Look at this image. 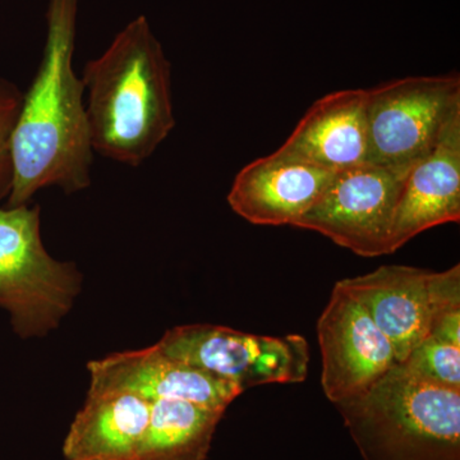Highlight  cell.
Segmentation results:
<instances>
[{
	"instance_id": "6da1fadb",
	"label": "cell",
	"mask_w": 460,
	"mask_h": 460,
	"mask_svg": "<svg viewBox=\"0 0 460 460\" xmlns=\"http://www.w3.org/2000/svg\"><path fill=\"white\" fill-rule=\"evenodd\" d=\"M78 0H49L47 41L38 74L22 96L11 138L8 208L26 205L38 190L66 193L91 183L93 144L83 80L74 71Z\"/></svg>"
},
{
	"instance_id": "7a4b0ae2",
	"label": "cell",
	"mask_w": 460,
	"mask_h": 460,
	"mask_svg": "<svg viewBox=\"0 0 460 460\" xmlns=\"http://www.w3.org/2000/svg\"><path fill=\"white\" fill-rule=\"evenodd\" d=\"M93 151L122 164L148 159L175 126L171 63L146 17L135 18L84 69Z\"/></svg>"
},
{
	"instance_id": "3957f363",
	"label": "cell",
	"mask_w": 460,
	"mask_h": 460,
	"mask_svg": "<svg viewBox=\"0 0 460 460\" xmlns=\"http://www.w3.org/2000/svg\"><path fill=\"white\" fill-rule=\"evenodd\" d=\"M361 429L402 458L458 460L460 390L431 383L396 363L362 395L339 404Z\"/></svg>"
},
{
	"instance_id": "277c9868",
	"label": "cell",
	"mask_w": 460,
	"mask_h": 460,
	"mask_svg": "<svg viewBox=\"0 0 460 460\" xmlns=\"http://www.w3.org/2000/svg\"><path fill=\"white\" fill-rule=\"evenodd\" d=\"M83 275L49 255L40 235V208H0V308L22 339L42 338L74 307Z\"/></svg>"
},
{
	"instance_id": "5b68a950",
	"label": "cell",
	"mask_w": 460,
	"mask_h": 460,
	"mask_svg": "<svg viewBox=\"0 0 460 460\" xmlns=\"http://www.w3.org/2000/svg\"><path fill=\"white\" fill-rule=\"evenodd\" d=\"M459 117L458 75L402 78L367 90L368 163L413 164Z\"/></svg>"
},
{
	"instance_id": "8992f818",
	"label": "cell",
	"mask_w": 460,
	"mask_h": 460,
	"mask_svg": "<svg viewBox=\"0 0 460 460\" xmlns=\"http://www.w3.org/2000/svg\"><path fill=\"white\" fill-rule=\"evenodd\" d=\"M156 345L241 393L265 384L302 383L310 361L307 341L299 335L263 337L208 323L168 330Z\"/></svg>"
},
{
	"instance_id": "52a82bcc",
	"label": "cell",
	"mask_w": 460,
	"mask_h": 460,
	"mask_svg": "<svg viewBox=\"0 0 460 460\" xmlns=\"http://www.w3.org/2000/svg\"><path fill=\"white\" fill-rule=\"evenodd\" d=\"M411 165L363 163L335 172L328 189L295 224L314 230L356 255H387L396 205Z\"/></svg>"
},
{
	"instance_id": "ba28073f",
	"label": "cell",
	"mask_w": 460,
	"mask_h": 460,
	"mask_svg": "<svg viewBox=\"0 0 460 460\" xmlns=\"http://www.w3.org/2000/svg\"><path fill=\"white\" fill-rule=\"evenodd\" d=\"M317 335L323 357L321 384L335 404L362 395L399 363L389 339L341 281L335 284L320 316Z\"/></svg>"
},
{
	"instance_id": "9c48e42d",
	"label": "cell",
	"mask_w": 460,
	"mask_h": 460,
	"mask_svg": "<svg viewBox=\"0 0 460 460\" xmlns=\"http://www.w3.org/2000/svg\"><path fill=\"white\" fill-rule=\"evenodd\" d=\"M335 172L284 148L244 166L228 193L232 210L255 226H292L323 195Z\"/></svg>"
},
{
	"instance_id": "30bf717a",
	"label": "cell",
	"mask_w": 460,
	"mask_h": 460,
	"mask_svg": "<svg viewBox=\"0 0 460 460\" xmlns=\"http://www.w3.org/2000/svg\"><path fill=\"white\" fill-rule=\"evenodd\" d=\"M90 385L135 393L148 402L184 401L226 411L241 392L213 375L172 358L157 345L89 362Z\"/></svg>"
},
{
	"instance_id": "8fae6325",
	"label": "cell",
	"mask_w": 460,
	"mask_h": 460,
	"mask_svg": "<svg viewBox=\"0 0 460 460\" xmlns=\"http://www.w3.org/2000/svg\"><path fill=\"white\" fill-rule=\"evenodd\" d=\"M341 281L389 339L399 363L428 337L436 314L434 272L387 265Z\"/></svg>"
},
{
	"instance_id": "7c38bea8",
	"label": "cell",
	"mask_w": 460,
	"mask_h": 460,
	"mask_svg": "<svg viewBox=\"0 0 460 460\" xmlns=\"http://www.w3.org/2000/svg\"><path fill=\"white\" fill-rule=\"evenodd\" d=\"M459 220L460 117L408 171L387 239V255L425 230Z\"/></svg>"
},
{
	"instance_id": "4fadbf2b",
	"label": "cell",
	"mask_w": 460,
	"mask_h": 460,
	"mask_svg": "<svg viewBox=\"0 0 460 460\" xmlns=\"http://www.w3.org/2000/svg\"><path fill=\"white\" fill-rule=\"evenodd\" d=\"M281 148L332 172L368 163L367 90L317 100Z\"/></svg>"
},
{
	"instance_id": "5bb4252c",
	"label": "cell",
	"mask_w": 460,
	"mask_h": 460,
	"mask_svg": "<svg viewBox=\"0 0 460 460\" xmlns=\"http://www.w3.org/2000/svg\"><path fill=\"white\" fill-rule=\"evenodd\" d=\"M151 402L127 390L90 385L63 444L66 460H137Z\"/></svg>"
},
{
	"instance_id": "9a60e30c",
	"label": "cell",
	"mask_w": 460,
	"mask_h": 460,
	"mask_svg": "<svg viewBox=\"0 0 460 460\" xmlns=\"http://www.w3.org/2000/svg\"><path fill=\"white\" fill-rule=\"evenodd\" d=\"M223 414L190 402H151L137 460H208Z\"/></svg>"
},
{
	"instance_id": "2e32d148",
	"label": "cell",
	"mask_w": 460,
	"mask_h": 460,
	"mask_svg": "<svg viewBox=\"0 0 460 460\" xmlns=\"http://www.w3.org/2000/svg\"><path fill=\"white\" fill-rule=\"evenodd\" d=\"M402 363L425 380L460 390V347L426 337Z\"/></svg>"
},
{
	"instance_id": "e0dca14e",
	"label": "cell",
	"mask_w": 460,
	"mask_h": 460,
	"mask_svg": "<svg viewBox=\"0 0 460 460\" xmlns=\"http://www.w3.org/2000/svg\"><path fill=\"white\" fill-rule=\"evenodd\" d=\"M22 96L14 84L0 80V198L11 189V138Z\"/></svg>"
},
{
	"instance_id": "ac0fdd59",
	"label": "cell",
	"mask_w": 460,
	"mask_h": 460,
	"mask_svg": "<svg viewBox=\"0 0 460 460\" xmlns=\"http://www.w3.org/2000/svg\"><path fill=\"white\" fill-rule=\"evenodd\" d=\"M428 337L460 347V310L449 311L436 317Z\"/></svg>"
}]
</instances>
